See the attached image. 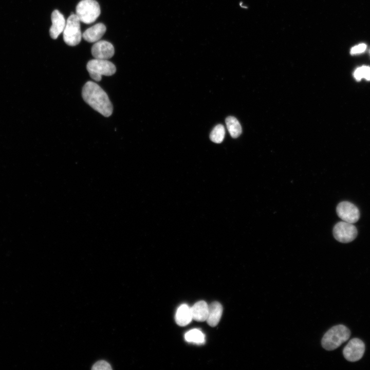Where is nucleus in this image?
<instances>
[{
  "label": "nucleus",
  "instance_id": "1",
  "mask_svg": "<svg viewBox=\"0 0 370 370\" xmlns=\"http://www.w3.org/2000/svg\"><path fill=\"white\" fill-rule=\"evenodd\" d=\"M82 94L84 100L104 117L112 114L113 107L108 95L96 83L87 82L82 88Z\"/></svg>",
  "mask_w": 370,
  "mask_h": 370
},
{
  "label": "nucleus",
  "instance_id": "2",
  "mask_svg": "<svg viewBox=\"0 0 370 370\" xmlns=\"http://www.w3.org/2000/svg\"><path fill=\"white\" fill-rule=\"evenodd\" d=\"M350 331L345 326L341 324L335 325L324 335L321 344L327 350H332L339 347L348 340Z\"/></svg>",
  "mask_w": 370,
  "mask_h": 370
},
{
  "label": "nucleus",
  "instance_id": "3",
  "mask_svg": "<svg viewBox=\"0 0 370 370\" xmlns=\"http://www.w3.org/2000/svg\"><path fill=\"white\" fill-rule=\"evenodd\" d=\"M86 68L90 77L96 81H100L102 76H110L116 71L115 65L107 60L95 59L87 64Z\"/></svg>",
  "mask_w": 370,
  "mask_h": 370
},
{
  "label": "nucleus",
  "instance_id": "4",
  "mask_svg": "<svg viewBox=\"0 0 370 370\" xmlns=\"http://www.w3.org/2000/svg\"><path fill=\"white\" fill-rule=\"evenodd\" d=\"M76 15L85 24L94 22L100 14V7L95 0H82L76 7Z\"/></svg>",
  "mask_w": 370,
  "mask_h": 370
},
{
  "label": "nucleus",
  "instance_id": "5",
  "mask_svg": "<svg viewBox=\"0 0 370 370\" xmlns=\"http://www.w3.org/2000/svg\"><path fill=\"white\" fill-rule=\"evenodd\" d=\"M82 37L80 21L76 14H71L66 21L63 40L68 45L74 46L79 44Z\"/></svg>",
  "mask_w": 370,
  "mask_h": 370
},
{
  "label": "nucleus",
  "instance_id": "6",
  "mask_svg": "<svg viewBox=\"0 0 370 370\" xmlns=\"http://www.w3.org/2000/svg\"><path fill=\"white\" fill-rule=\"evenodd\" d=\"M333 234L338 241L347 243L353 241L357 237V229L351 223L340 221L335 225Z\"/></svg>",
  "mask_w": 370,
  "mask_h": 370
},
{
  "label": "nucleus",
  "instance_id": "7",
  "mask_svg": "<svg viewBox=\"0 0 370 370\" xmlns=\"http://www.w3.org/2000/svg\"><path fill=\"white\" fill-rule=\"evenodd\" d=\"M364 351V342L358 338H353L344 347L343 354L347 361L355 362L363 357Z\"/></svg>",
  "mask_w": 370,
  "mask_h": 370
},
{
  "label": "nucleus",
  "instance_id": "8",
  "mask_svg": "<svg viewBox=\"0 0 370 370\" xmlns=\"http://www.w3.org/2000/svg\"><path fill=\"white\" fill-rule=\"evenodd\" d=\"M338 216L343 221L354 224L360 218V211L353 203L349 201L340 202L336 208Z\"/></svg>",
  "mask_w": 370,
  "mask_h": 370
},
{
  "label": "nucleus",
  "instance_id": "9",
  "mask_svg": "<svg viewBox=\"0 0 370 370\" xmlns=\"http://www.w3.org/2000/svg\"><path fill=\"white\" fill-rule=\"evenodd\" d=\"M114 53L113 45L106 41H98L91 47V53L95 59L107 60L112 58Z\"/></svg>",
  "mask_w": 370,
  "mask_h": 370
},
{
  "label": "nucleus",
  "instance_id": "10",
  "mask_svg": "<svg viewBox=\"0 0 370 370\" xmlns=\"http://www.w3.org/2000/svg\"><path fill=\"white\" fill-rule=\"evenodd\" d=\"M51 18L52 25L49 29V34L52 39H56L63 32L66 21L63 15L58 10H54L52 12Z\"/></svg>",
  "mask_w": 370,
  "mask_h": 370
},
{
  "label": "nucleus",
  "instance_id": "11",
  "mask_svg": "<svg viewBox=\"0 0 370 370\" xmlns=\"http://www.w3.org/2000/svg\"><path fill=\"white\" fill-rule=\"evenodd\" d=\"M106 30V27L103 24L98 23L87 29L83 33L82 37L88 42H96L104 35Z\"/></svg>",
  "mask_w": 370,
  "mask_h": 370
},
{
  "label": "nucleus",
  "instance_id": "12",
  "mask_svg": "<svg viewBox=\"0 0 370 370\" xmlns=\"http://www.w3.org/2000/svg\"><path fill=\"white\" fill-rule=\"evenodd\" d=\"M223 313V307L218 302H213L208 305V314L207 322L211 327L216 326L219 323Z\"/></svg>",
  "mask_w": 370,
  "mask_h": 370
},
{
  "label": "nucleus",
  "instance_id": "13",
  "mask_svg": "<svg viewBox=\"0 0 370 370\" xmlns=\"http://www.w3.org/2000/svg\"><path fill=\"white\" fill-rule=\"evenodd\" d=\"M191 310L193 320L197 322H204L207 320L208 314V304L204 301L195 303L191 307Z\"/></svg>",
  "mask_w": 370,
  "mask_h": 370
},
{
  "label": "nucleus",
  "instance_id": "14",
  "mask_svg": "<svg viewBox=\"0 0 370 370\" xmlns=\"http://www.w3.org/2000/svg\"><path fill=\"white\" fill-rule=\"evenodd\" d=\"M176 323L180 326H185L193 320L191 307L187 304L180 305L175 314Z\"/></svg>",
  "mask_w": 370,
  "mask_h": 370
},
{
  "label": "nucleus",
  "instance_id": "15",
  "mask_svg": "<svg viewBox=\"0 0 370 370\" xmlns=\"http://www.w3.org/2000/svg\"><path fill=\"white\" fill-rule=\"evenodd\" d=\"M226 124L229 133L232 138L238 137L242 133V127L238 121L233 116L226 119Z\"/></svg>",
  "mask_w": 370,
  "mask_h": 370
},
{
  "label": "nucleus",
  "instance_id": "16",
  "mask_svg": "<svg viewBox=\"0 0 370 370\" xmlns=\"http://www.w3.org/2000/svg\"><path fill=\"white\" fill-rule=\"evenodd\" d=\"M185 340L188 342L202 344L205 341V336L197 329H193L187 332L184 335Z\"/></svg>",
  "mask_w": 370,
  "mask_h": 370
},
{
  "label": "nucleus",
  "instance_id": "17",
  "mask_svg": "<svg viewBox=\"0 0 370 370\" xmlns=\"http://www.w3.org/2000/svg\"><path fill=\"white\" fill-rule=\"evenodd\" d=\"M225 135L224 126L221 124H218L212 130L210 138L211 140L216 143H220L223 141Z\"/></svg>",
  "mask_w": 370,
  "mask_h": 370
},
{
  "label": "nucleus",
  "instance_id": "18",
  "mask_svg": "<svg viewBox=\"0 0 370 370\" xmlns=\"http://www.w3.org/2000/svg\"><path fill=\"white\" fill-rule=\"evenodd\" d=\"M112 369L110 364L104 360L96 362L92 367V369L94 370H110Z\"/></svg>",
  "mask_w": 370,
  "mask_h": 370
},
{
  "label": "nucleus",
  "instance_id": "19",
  "mask_svg": "<svg viewBox=\"0 0 370 370\" xmlns=\"http://www.w3.org/2000/svg\"><path fill=\"white\" fill-rule=\"evenodd\" d=\"M366 48V45L364 43L358 44L353 47L350 50L351 54H359L363 52Z\"/></svg>",
  "mask_w": 370,
  "mask_h": 370
},
{
  "label": "nucleus",
  "instance_id": "20",
  "mask_svg": "<svg viewBox=\"0 0 370 370\" xmlns=\"http://www.w3.org/2000/svg\"><path fill=\"white\" fill-rule=\"evenodd\" d=\"M362 78L366 80H370V67L363 66L359 67Z\"/></svg>",
  "mask_w": 370,
  "mask_h": 370
}]
</instances>
